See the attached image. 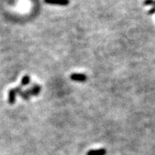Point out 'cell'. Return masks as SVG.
<instances>
[{
    "label": "cell",
    "instance_id": "6da1fadb",
    "mask_svg": "<svg viewBox=\"0 0 155 155\" xmlns=\"http://www.w3.org/2000/svg\"><path fill=\"white\" fill-rule=\"evenodd\" d=\"M40 91H41V87L38 84H33L32 87L31 88H29V89L25 90V91L29 96H32V95H34V96H36L40 94Z\"/></svg>",
    "mask_w": 155,
    "mask_h": 155
},
{
    "label": "cell",
    "instance_id": "7a4b0ae2",
    "mask_svg": "<svg viewBox=\"0 0 155 155\" xmlns=\"http://www.w3.org/2000/svg\"><path fill=\"white\" fill-rule=\"evenodd\" d=\"M44 2L47 4H50V5L61 6H66L69 4V0H44Z\"/></svg>",
    "mask_w": 155,
    "mask_h": 155
},
{
    "label": "cell",
    "instance_id": "3957f363",
    "mask_svg": "<svg viewBox=\"0 0 155 155\" xmlns=\"http://www.w3.org/2000/svg\"><path fill=\"white\" fill-rule=\"evenodd\" d=\"M72 80L76 82H85L87 80V77L84 74L82 73H73L70 76Z\"/></svg>",
    "mask_w": 155,
    "mask_h": 155
},
{
    "label": "cell",
    "instance_id": "277c9868",
    "mask_svg": "<svg viewBox=\"0 0 155 155\" xmlns=\"http://www.w3.org/2000/svg\"><path fill=\"white\" fill-rule=\"evenodd\" d=\"M16 91L14 89H10L9 91V103L10 105H13L15 103L16 100Z\"/></svg>",
    "mask_w": 155,
    "mask_h": 155
},
{
    "label": "cell",
    "instance_id": "5b68a950",
    "mask_svg": "<svg viewBox=\"0 0 155 155\" xmlns=\"http://www.w3.org/2000/svg\"><path fill=\"white\" fill-rule=\"evenodd\" d=\"M106 154L105 149H98V150H89L87 153V155H105Z\"/></svg>",
    "mask_w": 155,
    "mask_h": 155
},
{
    "label": "cell",
    "instance_id": "8992f818",
    "mask_svg": "<svg viewBox=\"0 0 155 155\" xmlns=\"http://www.w3.org/2000/svg\"><path fill=\"white\" fill-rule=\"evenodd\" d=\"M30 83V77L29 76H24L21 80V86H26Z\"/></svg>",
    "mask_w": 155,
    "mask_h": 155
},
{
    "label": "cell",
    "instance_id": "52a82bcc",
    "mask_svg": "<svg viewBox=\"0 0 155 155\" xmlns=\"http://www.w3.org/2000/svg\"><path fill=\"white\" fill-rule=\"evenodd\" d=\"M19 95H21V98L24 100H29V98H30V96L27 94L25 91H21L19 93Z\"/></svg>",
    "mask_w": 155,
    "mask_h": 155
},
{
    "label": "cell",
    "instance_id": "ba28073f",
    "mask_svg": "<svg viewBox=\"0 0 155 155\" xmlns=\"http://www.w3.org/2000/svg\"><path fill=\"white\" fill-rule=\"evenodd\" d=\"M145 6H153V7L155 6V0H145Z\"/></svg>",
    "mask_w": 155,
    "mask_h": 155
},
{
    "label": "cell",
    "instance_id": "9c48e42d",
    "mask_svg": "<svg viewBox=\"0 0 155 155\" xmlns=\"http://www.w3.org/2000/svg\"><path fill=\"white\" fill-rule=\"evenodd\" d=\"M155 13V6H154L151 10L148 11V14H150V15H152V14H154Z\"/></svg>",
    "mask_w": 155,
    "mask_h": 155
}]
</instances>
